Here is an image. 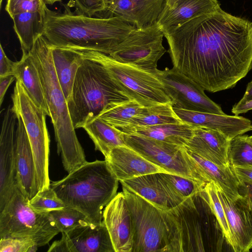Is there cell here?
<instances>
[{"label":"cell","instance_id":"6da1fadb","mask_svg":"<svg viewBox=\"0 0 252 252\" xmlns=\"http://www.w3.org/2000/svg\"><path fill=\"white\" fill-rule=\"evenodd\" d=\"M163 33L173 67L205 91L233 88L252 68V22L221 8Z\"/></svg>","mask_w":252,"mask_h":252},{"label":"cell","instance_id":"7a4b0ae2","mask_svg":"<svg viewBox=\"0 0 252 252\" xmlns=\"http://www.w3.org/2000/svg\"><path fill=\"white\" fill-rule=\"evenodd\" d=\"M136 26L118 16L99 17L45 9L43 35L54 47L113 53Z\"/></svg>","mask_w":252,"mask_h":252},{"label":"cell","instance_id":"3957f363","mask_svg":"<svg viewBox=\"0 0 252 252\" xmlns=\"http://www.w3.org/2000/svg\"><path fill=\"white\" fill-rule=\"evenodd\" d=\"M162 213L167 228V252L222 251L226 241L217 218L201 192L171 209L162 210Z\"/></svg>","mask_w":252,"mask_h":252},{"label":"cell","instance_id":"277c9868","mask_svg":"<svg viewBox=\"0 0 252 252\" xmlns=\"http://www.w3.org/2000/svg\"><path fill=\"white\" fill-rule=\"evenodd\" d=\"M29 52L33 57L43 84L54 126L57 153L61 155L63 166L69 173L87 161L55 71L52 46L43 35Z\"/></svg>","mask_w":252,"mask_h":252},{"label":"cell","instance_id":"5b68a950","mask_svg":"<svg viewBox=\"0 0 252 252\" xmlns=\"http://www.w3.org/2000/svg\"><path fill=\"white\" fill-rule=\"evenodd\" d=\"M119 180L107 161L87 162L50 187L66 206L83 213L90 222L103 221L102 209L117 194Z\"/></svg>","mask_w":252,"mask_h":252},{"label":"cell","instance_id":"8992f818","mask_svg":"<svg viewBox=\"0 0 252 252\" xmlns=\"http://www.w3.org/2000/svg\"><path fill=\"white\" fill-rule=\"evenodd\" d=\"M129 100L103 65L84 59L77 72L71 99L67 105L76 129L82 128L112 105Z\"/></svg>","mask_w":252,"mask_h":252},{"label":"cell","instance_id":"52a82bcc","mask_svg":"<svg viewBox=\"0 0 252 252\" xmlns=\"http://www.w3.org/2000/svg\"><path fill=\"white\" fill-rule=\"evenodd\" d=\"M17 185L12 196L0 211V238H28L38 247L44 246L60 232L49 214L39 213Z\"/></svg>","mask_w":252,"mask_h":252},{"label":"cell","instance_id":"ba28073f","mask_svg":"<svg viewBox=\"0 0 252 252\" xmlns=\"http://www.w3.org/2000/svg\"><path fill=\"white\" fill-rule=\"evenodd\" d=\"M84 59L103 65L131 100L144 107L172 103L158 78L152 72L120 62L109 55L93 50H78Z\"/></svg>","mask_w":252,"mask_h":252},{"label":"cell","instance_id":"9c48e42d","mask_svg":"<svg viewBox=\"0 0 252 252\" xmlns=\"http://www.w3.org/2000/svg\"><path fill=\"white\" fill-rule=\"evenodd\" d=\"M12 108L22 118L32 148L39 191L50 187L49 156L50 138L45 112L38 107L17 80L12 95Z\"/></svg>","mask_w":252,"mask_h":252},{"label":"cell","instance_id":"30bf717a","mask_svg":"<svg viewBox=\"0 0 252 252\" xmlns=\"http://www.w3.org/2000/svg\"><path fill=\"white\" fill-rule=\"evenodd\" d=\"M123 187L133 227L132 252H167V232L162 210Z\"/></svg>","mask_w":252,"mask_h":252},{"label":"cell","instance_id":"8fae6325","mask_svg":"<svg viewBox=\"0 0 252 252\" xmlns=\"http://www.w3.org/2000/svg\"><path fill=\"white\" fill-rule=\"evenodd\" d=\"M164 36L158 22L145 28H136L109 55L120 62L152 72L166 52L162 45Z\"/></svg>","mask_w":252,"mask_h":252},{"label":"cell","instance_id":"7c38bea8","mask_svg":"<svg viewBox=\"0 0 252 252\" xmlns=\"http://www.w3.org/2000/svg\"><path fill=\"white\" fill-rule=\"evenodd\" d=\"M161 82L173 108L225 114L220 106L205 94L197 83L175 68L152 71Z\"/></svg>","mask_w":252,"mask_h":252},{"label":"cell","instance_id":"4fadbf2b","mask_svg":"<svg viewBox=\"0 0 252 252\" xmlns=\"http://www.w3.org/2000/svg\"><path fill=\"white\" fill-rule=\"evenodd\" d=\"M124 139L126 146L167 173L201 181L187 160L184 147L135 134L125 133Z\"/></svg>","mask_w":252,"mask_h":252},{"label":"cell","instance_id":"5bb4252c","mask_svg":"<svg viewBox=\"0 0 252 252\" xmlns=\"http://www.w3.org/2000/svg\"><path fill=\"white\" fill-rule=\"evenodd\" d=\"M17 121V114L9 105L3 115L0 137V211L18 185L15 155Z\"/></svg>","mask_w":252,"mask_h":252},{"label":"cell","instance_id":"9a60e30c","mask_svg":"<svg viewBox=\"0 0 252 252\" xmlns=\"http://www.w3.org/2000/svg\"><path fill=\"white\" fill-rule=\"evenodd\" d=\"M62 234L48 252H115L103 221L99 224L89 222Z\"/></svg>","mask_w":252,"mask_h":252},{"label":"cell","instance_id":"2e32d148","mask_svg":"<svg viewBox=\"0 0 252 252\" xmlns=\"http://www.w3.org/2000/svg\"><path fill=\"white\" fill-rule=\"evenodd\" d=\"M217 192L229 227L230 247L234 252H249L252 249V204L246 196L231 200L218 188Z\"/></svg>","mask_w":252,"mask_h":252},{"label":"cell","instance_id":"e0dca14e","mask_svg":"<svg viewBox=\"0 0 252 252\" xmlns=\"http://www.w3.org/2000/svg\"><path fill=\"white\" fill-rule=\"evenodd\" d=\"M103 219L115 252H132L134 237L133 222L123 191L117 193L105 207Z\"/></svg>","mask_w":252,"mask_h":252},{"label":"cell","instance_id":"ac0fdd59","mask_svg":"<svg viewBox=\"0 0 252 252\" xmlns=\"http://www.w3.org/2000/svg\"><path fill=\"white\" fill-rule=\"evenodd\" d=\"M173 109L184 123L193 126L219 130L230 140L252 130L251 121L238 115L218 114L177 108Z\"/></svg>","mask_w":252,"mask_h":252},{"label":"cell","instance_id":"d6986e66","mask_svg":"<svg viewBox=\"0 0 252 252\" xmlns=\"http://www.w3.org/2000/svg\"><path fill=\"white\" fill-rule=\"evenodd\" d=\"M167 0H105V10L134 24L137 28L158 22Z\"/></svg>","mask_w":252,"mask_h":252},{"label":"cell","instance_id":"ffe728a7","mask_svg":"<svg viewBox=\"0 0 252 252\" xmlns=\"http://www.w3.org/2000/svg\"><path fill=\"white\" fill-rule=\"evenodd\" d=\"M185 150L187 160L201 181L207 183H213L231 200L241 195L240 182L230 165L220 166L201 158L185 147Z\"/></svg>","mask_w":252,"mask_h":252},{"label":"cell","instance_id":"44dd1931","mask_svg":"<svg viewBox=\"0 0 252 252\" xmlns=\"http://www.w3.org/2000/svg\"><path fill=\"white\" fill-rule=\"evenodd\" d=\"M18 121L15 140L17 181L29 200L39 191L33 154L24 123L17 115Z\"/></svg>","mask_w":252,"mask_h":252},{"label":"cell","instance_id":"7402d4cb","mask_svg":"<svg viewBox=\"0 0 252 252\" xmlns=\"http://www.w3.org/2000/svg\"><path fill=\"white\" fill-rule=\"evenodd\" d=\"M230 139L219 130L194 126L191 138L184 146L188 150L217 165H230Z\"/></svg>","mask_w":252,"mask_h":252},{"label":"cell","instance_id":"603a6c76","mask_svg":"<svg viewBox=\"0 0 252 252\" xmlns=\"http://www.w3.org/2000/svg\"><path fill=\"white\" fill-rule=\"evenodd\" d=\"M105 160L119 181L151 173H167L126 145L113 149Z\"/></svg>","mask_w":252,"mask_h":252},{"label":"cell","instance_id":"cb8c5ba5","mask_svg":"<svg viewBox=\"0 0 252 252\" xmlns=\"http://www.w3.org/2000/svg\"><path fill=\"white\" fill-rule=\"evenodd\" d=\"M220 8L218 0H178L171 6H165L158 23L164 32Z\"/></svg>","mask_w":252,"mask_h":252},{"label":"cell","instance_id":"d4e9b609","mask_svg":"<svg viewBox=\"0 0 252 252\" xmlns=\"http://www.w3.org/2000/svg\"><path fill=\"white\" fill-rule=\"evenodd\" d=\"M119 182L122 187L160 210H168L179 205L167 191L160 180L158 173L146 174Z\"/></svg>","mask_w":252,"mask_h":252},{"label":"cell","instance_id":"484cf974","mask_svg":"<svg viewBox=\"0 0 252 252\" xmlns=\"http://www.w3.org/2000/svg\"><path fill=\"white\" fill-rule=\"evenodd\" d=\"M13 75L19 81L34 103L50 117L42 81L30 52L23 53L20 61L17 62Z\"/></svg>","mask_w":252,"mask_h":252},{"label":"cell","instance_id":"4316f807","mask_svg":"<svg viewBox=\"0 0 252 252\" xmlns=\"http://www.w3.org/2000/svg\"><path fill=\"white\" fill-rule=\"evenodd\" d=\"M52 54L61 88L68 102L71 99L75 78L84 59L78 50L52 46Z\"/></svg>","mask_w":252,"mask_h":252},{"label":"cell","instance_id":"83f0119b","mask_svg":"<svg viewBox=\"0 0 252 252\" xmlns=\"http://www.w3.org/2000/svg\"><path fill=\"white\" fill-rule=\"evenodd\" d=\"M119 129L124 133L141 135L184 147L193 135L194 126L183 123Z\"/></svg>","mask_w":252,"mask_h":252},{"label":"cell","instance_id":"f1b7e54d","mask_svg":"<svg viewBox=\"0 0 252 252\" xmlns=\"http://www.w3.org/2000/svg\"><path fill=\"white\" fill-rule=\"evenodd\" d=\"M93 141L95 150L106 157L114 148L126 146L124 133L96 117L88 121L82 127Z\"/></svg>","mask_w":252,"mask_h":252},{"label":"cell","instance_id":"f546056e","mask_svg":"<svg viewBox=\"0 0 252 252\" xmlns=\"http://www.w3.org/2000/svg\"><path fill=\"white\" fill-rule=\"evenodd\" d=\"M45 16V13L25 12L16 14L12 18L23 53H28L36 40L43 35Z\"/></svg>","mask_w":252,"mask_h":252},{"label":"cell","instance_id":"4dcf8cb0","mask_svg":"<svg viewBox=\"0 0 252 252\" xmlns=\"http://www.w3.org/2000/svg\"><path fill=\"white\" fill-rule=\"evenodd\" d=\"M183 123L174 112L172 103H162L144 106L137 115L131 118L126 126L122 127Z\"/></svg>","mask_w":252,"mask_h":252},{"label":"cell","instance_id":"1f68e13d","mask_svg":"<svg viewBox=\"0 0 252 252\" xmlns=\"http://www.w3.org/2000/svg\"><path fill=\"white\" fill-rule=\"evenodd\" d=\"M158 174L167 191L179 204L187 198L199 194L207 184L170 173L160 172Z\"/></svg>","mask_w":252,"mask_h":252},{"label":"cell","instance_id":"d6a6232c","mask_svg":"<svg viewBox=\"0 0 252 252\" xmlns=\"http://www.w3.org/2000/svg\"><path fill=\"white\" fill-rule=\"evenodd\" d=\"M143 107L135 100H129L112 105L102 111L97 117L119 128L126 126Z\"/></svg>","mask_w":252,"mask_h":252},{"label":"cell","instance_id":"836d02e7","mask_svg":"<svg viewBox=\"0 0 252 252\" xmlns=\"http://www.w3.org/2000/svg\"><path fill=\"white\" fill-rule=\"evenodd\" d=\"M228 158L231 167H252V145L247 135H238L230 140Z\"/></svg>","mask_w":252,"mask_h":252},{"label":"cell","instance_id":"e575fe53","mask_svg":"<svg viewBox=\"0 0 252 252\" xmlns=\"http://www.w3.org/2000/svg\"><path fill=\"white\" fill-rule=\"evenodd\" d=\"M55 224L60 232L66 233L75 227L90 222L87 217L78 210L65 206L49 212Z\"/></svg>","mask_w":252,"mask_h":252},{"label":"cell","instance_id":"d590c367","mask_svg":"<svg viewBox=\"0 0 252 252\" xmlns=\"http://www.w3.org/2000/svg\"><path fill=\"white\" fill-rule=\"evenodd\" d=\"M206 198L217 218L223 231L227 244L230 247L231 236L226 216L217 192V186L212 182L207 183L201 191Z\"/></svg>","mask_w":252,"mask_h":252},{"label":"cell","instance_id":"8d00e7d4","mask_svg":"<svg viewBox=\"0 0 252 252\" xmlns=\"http://www.w3.org/2000/svg\"><path fill=\"white\" fill-rule=\"evenodd\" d=\"M29 203L33 210L39 213L49 212L66 206L50 187L43 191H38L29 200Z\"/></svg>","mask_w":252,"mask_h":252},{"label":"cell","instance_id":"74e56055","mask_svg":"<svg viewBox=\"0 0 252 252\" xmlns=\"http://www.w3.org/2000/svg\"><path fill=\"white\" fill-rule=\"evenodd\" d=\"M46 7L44 0H7L5 10L12 18L15 15L25 12L45 13Z\"/></svg>","mask_w":252,"mask_h":252},{"label":"cell","instance_id":"f35d334b","mask_svg":"<svg viewBox=\"0 0 252 252\" xmlns=\"http://www.w3.org/2000/svg\"><path fill=\"white\" fill-rule=\"evenodd\" d=\"M38 247L28 238H4L0 239V252H34Z\"/></svg>","mask_w":252,"mask_h":252},{"label":"cell","instance_id":"ab89813d","mask_svg":"<svg viewBox=\"0 0 252 252\" xmlns=\"http://www.w3.org/2000/svg\"><path fill=\"white\" fill-rule=\"evenodd\" d=\"M77 12L94 16L105 12V0H74Z\"/></svg>","mask_w":252,"mask_h":252},{"label":"cell","instance_id":"60d3db41","mask_svg":"<svg viewBox=\"0 0 252 252\" xmlns=\"http://www.w3.org/2000/svg\"><path fill=\"white\" fill-rule=\"evenodd\" d=\"M0 77L13 75L17 62L11 61L6 55L1 44L0 45Z\"/></svg>","mask_w":252,"mask_h":252},{"label":"cell","instance_id":"b9f144b4","mask_svg":"<svg viewBox=\"0 0 252 252\" xmlns=\"http://www.w3.org/2000/svg\"><path fill=\"white\" fill-rule=\"evenodd\" d=\"M240 182L252 183V167H231Z\"/></svg>","mask_w":252,"mask_h":252},{"label":"cell","instance_id":"7bdbcfd3","mask_svg":"<svg viewBox=\"0 0 252 252\" xmlns=\"http://www.w3.org/2000/svg\"><path fill=\"white\" fill-rule=\"evenodd\" d=\"M16 79L13 75L0 77V104H2L6 92L11 84Z\"/></svg>","mask_w":252,"mask_h":252},{"label":"cell","instance_id":"ee69618b","mask_svg":"<svg viewBox=\"0 0 252 252\" xmlns=\"http://www.w3.org/2000/svg\"><path fill=\"white\" fill-rule=\"evenodd\" d=\"M251 110H252V100L247 101L239 100L233 106L231 111L234 115H239Z\"/></svg>","mask_w":252,"mask_h":252},{"label":"cell","instance_id":"f6af8a7d","mask_svg":"<svg viewBox=\"0 0 252 252\" xmlns=\"http://www.w3.org/2000/svg\"><path fill=\"white\" fill-rule=\"evenodd\" d=\"M239 193L248 197L252 204V183L240 182Z\"/></svg>","mask_w":252,"mask_h":252},{"label":"cell","instance_id":"bcb514c9","mask_svg":"<svg viewBox=\"0 0 252 252\" xmlns=\"http://www.w3.org/2000/svg\"><path fill=\"white\" fill-rule=\"evenodd\" d=\"M251 100H252V80L248 83L245 93L240 101H247Z\"/></svg>","mask_w":252,"mask_h":252},{"label":"cell","instance_id":"7dc6e473","mask_svg":"<svg viewBox=\"0 0 252 252\" xmlns=\"http://www.w3.org/2000/svg\"><path fill=\"white\" fill-rule=\"evenodd\" d=\"M178 0H167L166 1V6H171L176 1Z\"/></svg>","mask_w":252,"mask_h":252},{"label":"cell","instance_id":"c3c4849f","mask_svg":"<svg viewBox=\"0 0 252 252\" xmlns=\"http://www.w3.org/2000/svg\"><path fill=\"white\" fill-rule=\"evenodd\" d=\"M46 3L49 4H53L57 2H60L62 0H44Z\"/></svg>","mask_w":252,"mask_h":252},{"label":"cell","instance_id":"681fc988","mask_svg":"<svg viewBox=\"0 0 252 252\" xmlns=\"http://www.w3.org/2000/svg\"><path fill=\"white\" fill-rule=\"evenodd\" d=\"M247 140L252 145V135L248 136L247 135Z\"/></svg>","mask_w":252,"mask_h":252},{"label":"cell","instance_id":"f907efd6","mask_svg":"<svg viewBox=\"0 0 252 252\" xmlns=\"http://www.w3.org/2000/svg\"><path fill=\"white\" fill-rule=\"evenodd\" d=\"M2 0H0V7H1V4H2Z\"/></svg>","mask_w":252,"mask_h":252}]
</instances>
